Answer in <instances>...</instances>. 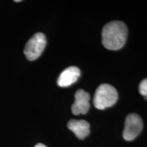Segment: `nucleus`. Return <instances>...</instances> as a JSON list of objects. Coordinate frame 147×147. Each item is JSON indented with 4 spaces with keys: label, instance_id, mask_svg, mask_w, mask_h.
I'll use <instances>...</instances> for the list:
<instances>
[{
    "label": "nucleus",
    "instance_id": "1a4fd4ad",
    "mask_svg": "<svg viewBox=\"0 0 147 147\" xmlns=\"http://www.w3.org/2000/svg\"><path fill=\"white\" fill-rule=\"evenodd\" d=\"M34 147H47V146H46L45 144H41V143H38V144H37Z\"/></svg>",
    "mask_w": 147,
    "mask_h": 147
},
{
    "label": "nucleus",
    "instance_id": "0eeeda50",
    "mask_svg": "<svg viewBox=\"0 0 147 147\" xmlns=\"http://www.w3.org/2000/svg\"><path fill=\"white\" fill-rule=\"evenodd\" d=\"M67 127L80 140L85 138L90 132L89 123L84 120H70L67 123Z\"/></svg>",
    "mask_w": 147,
    "mask_h": 147
},
{
    "label": "nucleus",
    "instance_id": "20e7f679",
    "mask_svg": "<svg viewBox=\"0 0 147 147\" xmlns=\"http://www.w3.org/2000/svg\"><path fill=\"white\" fill-rule=\"evenodd\" d=\"M143 128V121L138 115L131 113L127 115L125 121V127L123 133V138L131 141L140 134Z\"/></svg>",
    "mask_w": 147,
    "mask_h": 147
},
{
    "label": "nucleus",
    "instance_id": "9d476101",
    "mask_svg": "<svg viewBox=\"0 0 147 147\" xmlns=\"http://www.w3.org/2000/svg\"><path fill=\"white\" fill-rule=\"evenodd\" d=\"M14 1H15V2H21V0H15Z\"/></svg>",
    "mask_w": 147,
    "mask_h": 147
},
{
    "label": "nucleus",
    "instance_id": "f257e3e1",
    "mask_svg": "<svg viewBox=\"0 0 147 147\" xmlns=\"http://www.w3.org/2000/svg\"><path fill=\"white\" fill-rule=\"evenodd\" d=\"M102 37V44L106 49L111 51L119 50L126 42L127 27L122 21H111L104 27Z\"/></svg>",
    "mask_w": 147,
    "mask_h": 147
},
{
    "label": "nucleus",
    "instance_id": "7ed1b4c3",
    "mask_svg": "<svg viewBox=\"0 0 147 147\" xmlns=\"http://www.w3.org/2000/svg\"><path fill=\"white\" fill-rule=\"evenodd\" d=\"M47 45V38L42 33H36L28 40L24 49V54L29 61L40 57Z\"/></svg>",
    "mask_w": 147,
    "mask_h": 147
},
{
    "label": "nucleus",
    "instance_id": "f03ea898",
    "mask_svg": "<svg viewBox=\"0 0 147 147\" xmlns=\"http://www.w3.org/2000/svg\"><path fill=\"white\" fill-rule=\"evenodd\" d=\"M118 100V93L114 87L108 84H102L95 91L93 99L95 107L104 110L113 106Z\"/></svg>",
    "mask_w": 147,
    "mask_h": 147
},
{
    "label": "nucleus",
    "instance_id": "6e6552de",
    "mask_svg": "<svg viewBox=\"0 0 147 147\" xmlns=\"http://www.w3.org/2000/svg\"><path fill=\"white\" fill-rule=\"evenodd\" d=\"M139 91L142 95L147 96V78L144 79L140 82L139 85Z\"/></svg>",
    "mask_w": 147,
    "mask_h": 147
},
{
    "label": "nucleus",
    "instance_id": "39448f33",
    "mask_svg": "<svg viewBox=\"0 0 147 147\" xmlns=\"http://www.w3.org/2000/svg\"><path fill=\"white\" fill-rule=\"evenodd\" d=\"M90 95L83 89H78L75 93V101L71 106V111L75 115L87 113L90 108Z\"/></svg>",
    "mask_w": 147,
    "mask_h": 147
},
{
    "label": "nucleus",
    "instance_id": "423d86ee",
    "mask_svg": "<svg viewBox=\"0 0 147 147\" xmlns=\"http://www.w3.org/2000/svg\"><path fill=\"white\" fill-rule=\"evenodd\" d=\"M80 76V70L76 66H70L60 74L57 84L61 87H66L76 82Z\"/></svg>",
    "mask_w": 147,
    "mask_h": 147
}]
</instances>
